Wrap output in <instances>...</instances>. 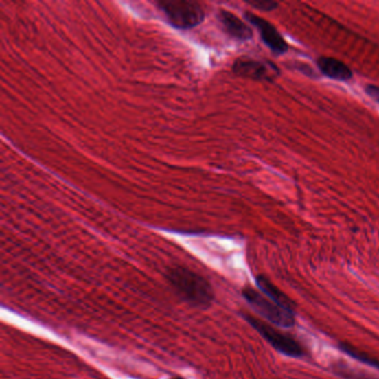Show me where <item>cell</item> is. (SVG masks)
<instances>
[{"label": "cell", "instance_id": "30bf717a", "mask_svg": "<svg viewBox=\"0 0 379 379\" xmlns=\"http://www.w3.org/2000/svg\"><path fill=\"white\" fill-rule=\"evenodd\" d=\"M339 348H341V352L347 354L348 356L353 357L354 359H357V360L363 363V364L367 365V366L379 369L378 359L373 358L367 353L356 349V348H354L353 346H350L348 344H341L339 345Z\"/></svg>", "mask_w": 379, "mask_h": 379}, {"label": "cell", "instance_id": "4fadbf2b", "mask_svg": "<svg viewBox=\"0 0 379 379\" xmlns=\"http://www.w3.org/2000/svg\"><path fill=\"white\" fill-rule=\"evenodd\" d=\"M297 69L301 71V73H306L308 76H312V70L307 65H297Z\"/></svg>", "mask_w": 379, "mask_h": 379}, {"label": "cell", "instance_id": "6da1fadb", "mask_svg": "<svg viewBox=\"0 0 379 379\" xmlns=\"http://www.w3.org/2000/svg\"><path fill=\"white\" fill-rule=\"evenodd\" d=\"M168 282L181 298L196 307H208L214 301L213 288L200 275L185 267L168 271Z\"/></svg>", "mask_w": 379, "mask_h": 379}, {"label": "cell", "instance_id": "5bb4252c", "mask_svg": "<svg viewBox=\"0 0 379 379\" xmlns=\"http://www.w3.org/2000/svg\"><path fill=\"white\" fill-rule=\"evenodd\" d=\"M172 379H183V378H181V377H175V378H172Z\"/></svg>", "mask_w": 379, "mask_h": 379}, {"label": "cell", "instance_id": "3957f363", "mask_svg": "<svg viewBox=\"0 0 379 379\" xmlns=\"http://www.w3.org/2000/svg\"><path fill=\"white\" fill-rule=\"evenodd\" d=\"M242 296L260 316H263L271 324L277 325L284 328L294 326V312L284 310L283 307L271 301L268 297H266L265 295L257 292L256 289L248 287L242 290Z\"/></svg>", "mask_w": 379, "mask_h": 379}, {"label": "cell", "instance_id": "7a4b0ae2", "mask_svg": "<svg viewBox=\"0 0 379 379\" xmlns=\"http://www.w3.org/2000/svg\"><path fill=\"white\" fill-rule=\"evenodd\" d=\"M157 6L166 16L168 23L179 30H190L204 21V9L195 1H159Z\"/></svg>", "mask_w": 379, "mask_h": 379}, {"label": "cell", "instance_id": "52a82bcc", "mask_svg": "<svg viewBox=\"0 0 379 379\" xmlns=\"http://www.w3.org/2000/svg\"><path fill=\"white\" fill-rule=\"evenodd\" d=\"M219 23H222V28L228 35L237 41H246L253 38V30L247 26L240 18L233 15L231 12L220 9L218 12Z\"/></svg>", "mask_w": 379, "mask_h": 379}, {"label": "cell", "instance_id": "277c9868", "mask_svg": "<svg viewBox=\"0 0 379 379\" xmlns=\"http://www.w3.org/2000/svg\"><path fill=\"white\" fill-rule=\"evenodd\" d=\"M244 317L279 353L295 358H301L306 355V352L299 344V341L292 338V336L282 333L254 316L244 314Z\"/></svg>", "mask_w": 379, "mask_h": 379}, {"label": "cell", "instance_id": "5b68a950", "mask_svg": "<svg viewBox=\"0 0 379 379\" xmlns=\"http://www.w3.org/2000/svg\"><path fill=\"white\" fill-rule=\"evenodd\" d=\"M233 71L238 76L264 82H273L279 76V69L273 62L245 57L233 62Z\"/></svg>", "mask_w": 379, "mask_h": 379}, {"label": "cell", "instance_id": "ba28073f", "mask_svg": "<svg viewBox=\"0 0 379 379\" xmlns=\"http://www.w3.org/2000/svg\"><path fill=\"white\" fill-rule=\"evenodd\" d=\"M317 66L321 73L330 79L346 82L353 77V71L347 65L333 57H321L317 59Z\"/></svg>", "mask_w": 379, "mask_h": 379}, {"label": "cell", "instance_id": "7c38bea8", "mask_svg": "<svg viewBox=\"0 0 379 379\" xmlns=\"http://www.w3.org/2000/svg\"><path fill=\"white\" fill-rule=\"evenodd\" d=\"M365 93L379 104V86L367 85L365 87Z\"/></svg>", "mask_w": 379, "mask_h": 379}, {"label": "cell", "instance_id": "9c48e42d", "mask_svg": "<svg viewBox=\"0 0 379 379\" xmlns=\"http://www.w3.org/2000/svg\"><path fill=\"white\" fill-rule=\"evenodd\" d=\"M256 284L258 288L262 290V292L265 295L266 297H268L271 301H274L275 303H277L280 307H283L284 310L294 312V306H292L290 299L280 289L275 286L274 284L271 283L268 278H266L263 275H260V276L256 278Z\"/></svg>", "mask_w": 379, "mask_h": 379}, {"label": "cell", "instance_id": "8992f818", "mask_svg": "<svg viewBox=\"0 0 379 379\" xmlns=\"http://www.w3.org/2000/svg\"><path fill=\"white\" fill-rule=\"evenodd\" d=\"M246 21L256 27V30L260 32V38L264 41V44L268 47L269 49L276 55H283L288 50V45L286 41L280 35L279 32L276 30L274 25H271L269 21H265L264 18L255 15L253 12H245Z\"/></svg>", "mask_w": 379, "mask_h": 379}, {"label": "cell", "instance_id": "8fae6325", "mask_svg": "<svg viewBox=\"0 0 379 379\" xmlns=\"http://www.w3.org/2000/svg\"><path fill=\"white\" fill-rule=\"evenodd\" d=\"M251 7L264 10V12H271L274 9L277 8L278 3L276 1H268V0H260V1H251L248 3Z\"/></svg>", "mask_w": 379, "mask_h": 379}]
</instances>
